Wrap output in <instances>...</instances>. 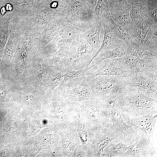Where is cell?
<instances>
[{
	"label": "cell",
	"instance_id": "obj_1",
	"mask_svg": "<svg viewBox=\"0 0 157 157\" xmlns=\"http://www.w3.org/2000/svg\"><path fill=\"white\" fill-rule=\"evenodd\" d=\"M122 116L140 117L157 111V94L138 87L129 86L115 101Z\"/></svg>",
	"mask_w": 157,
	"mask_h": 157
},
{
	"label": "cell",
	"instance_id": "obj_2",
	"mask_svg": "<svg viewBox=\"0 0 157 157\" xmlns=\"http://www.w3.org/2000/svg\"><path fill=\"white\" fill-rule=\"evenodd\" d=\"M85 80L94 95L104 99L117 97L130 86V78L118 76H97Z\"/></svg>",
	"mask_w": 157,
	"mask_h": 157
},
{
	"label": "cell",
	"instance_id": "obj_3",
	"mask_svg": "<svg viewBox=\"0 0 157 157\" xmlns=\"http://www.w3.org/2000/svg\"><path fill=\"white\" fill-rule=\"evenodd\" d=\"M94 9L84 0H70L61 13L69 24L87 30L95 24Z\"/></svg>",
	"mask_w": 157,
	"mask_h": 157
},
{
	"label": "cell",
	"instance_id": "obj_4",
	"mask_svg": "<svg viewBox=\"0 0 157 157\" xmlns=\"http://www.w3.org/2000/svg\"><path fill=\"white\" fill-rule=\"evenodd\" d=\"M69 47L71 69H83L90 63L93 57L91 47L80 34L73 41Z\"/></svg>",
	"mask_w": 157,
	"mask_h": 157
},
{
	"label": "cell",
	"instance_id": "obj_5",
	"mask_svg": "<svg viewBox=\"0 0 157 157\" xmlns=\"http://www.w3.org/2000/svg\"><path fill=\"white\" fill-rule=\"evenodd\" d=\"M154 146L149 141L147 136L136 128L130 138L127 150L122 157H148L156 156Z\"/></svg>",
	"mask_w": 157,
	"mask_h": 157
},
{
	"label": "cell",
	"instance_id": "obj_6",
	"mask_svg": "<svg viewBox=\"0 0 157 157\" xmlns=\"http://www.w3.org/2000/svg\"><path fill=\"white\" fill-rule=\"evenodd\" d=\"M112 59L121 69L133 74L144 71L157 73V61L141 59L131 55Z\"/></svg>",
	"mask_w": 157,
	"mask_h": 157
},
{
	"label": "cell",
	"instance_id": "obj_7",
	"mask_svg": "<svg viewBox=\"0 0 157 157\" xmlns=\"http://www.w3.org/2000/svg\"><path fill=\"white\" fill-rule=\"evenodd\" d=\"M136 48L157 54V36L137 28L132 23L124 28Z\"/></svg>",
	"mask_w": 157,
	"mask_h": 157
},
{
	"label": "cell",
	"instance_id": "obj_8",
	"mask_svg": "<svg viewBox=\"0 0 157 157\" xmlns=\"http://www.w3.org/2000/svg\"><path fill=\"white\" fill-rule=\"evenodd\" d=\"M157 111L140 117L129 118L122 116L125 123L129 126H133L142 131L147 136L149 142L154 145L153 135L157 120Z\"/></svg>",
	"mask_w": 157,
	"mask_h": 157
},
{
	"label": "cell",
	"instance_id": "obj_9",
	"mask_svg": "<svg viewBox=\"0 0 157 157\" xmlns=\"http://www.w3.org/2000/svg\"><path fill=\"white\" fill-rule=\"evenodd\" d=\"M116 98L105 100L110 108V115L112 122L111 129L118 138L126 137L133 132L136 127L129 126L124 122L120 112L116 106Z\"/></svg>",
	"mask_w": 157,
	"mask_h": 157
},
{
	"label": "cell",
	"instance_id": "obj_10",
	"mask_svg": "<svg viewBox=\"0 0 157 157\" xmlns=\"http://www.w3.org/2000/svg\"><path fill=\"white\" fill-rule=\"evenodd\" d=\"M127 55H129V49L126 43L124 42L114 49L101 51L84 69L85 72H92L96 70L101 63L105 60L117 58Z\"/></svg>",
	"mask_w": 157,
	"mask_h": 157
},
{
	"label": "cell",
	"instance_id": "obj_11",
	"mask_svg": "<svg viewBox=\"0 0 157 157\" xmlns=\"http://www.w3.org/2000/svg\"><path fill=\"white\" fill-rule=\"evenodd\" d=\"M101 63L102 64V66L95 71L85 72L83 79L87 80L93 77L100 76H118L131 78L135 74L121 69L112 58L105 60Z\"/></svg>",
	"mask_w": 157,
	"mask_h": 157
},
{
	"label": "cell",
	"instance_id": "obj_12",
	"mask_svg": "<svg viewBox=\"0 0 157 157\" xmlns=\"http://www.w3.org/2000/svg\"><path fill=\"white\" fill-rule=\"evenodd\" d=\"M85 31L67 24L60 29L55 37L53 49L58 50L63 46L69 47L78 35Z\"/></svg>",
	"mask_w": 157,
	"mask_h": 157
},
{
	"label": "cell",
	"instance_id": "obj_13",
	"mask_svg": "<svg viewBox=\"0 0 157 157\" xmlns=\"http://www.w3.org/2000/svg\"><path fill=\"white\" fill-rule=\"evenodd\" d=\"M129 85L140 87L157 94V73L149 71L135 73L130 78Z\"/></svg>",
	"mask_w": 157,
	"mask_h": 157
},
{
	"label": "cell",
	"instance_id": "obj_14",
	"mask_svg": "<svg viewBox=\"0 0 157 157\" xmlns=\"http://www.w3.org/2000/svg\"><path fill=\"white\" fill-rule=\"evenodd\" d=\"M61 87L63 94L72 101H76L85 99L90 100L95 97L87 81L84 79L77 87L65 88Z\"/></svg>",
	"mask_w": 157,
	"mask_h": 157
},
{
	"label": "cell",
	"instance_id": "obj_15",
	"mask_svg": "<svg viewBox=\"0 0 157 157\" xmlns=\"http://www.w3.org/2000/svg\"><path fill=\"white\" fill-rule=\"evenodd\" d=\"M103 28L102 22L100 21L95 23L93 27L80 34L87 41L91 46L93 57L101 45L102 41L100 40V36L101 32Z\"/></svg>",
	"mask_w": 157,
	"mask_h": 157
},
{
	"label": "cell",
	"instance_id": "obj_16",
	"mask_svg": "<svg viewBox=\"0 0 157 157\" xmlns=\"http://www.w3.org/2000/svg\"><path fill=\"white\" fill-rule=\"evenodd\" d=\"M107 17L104 18L102 21L104 34L101 45L92 58L91 62L101 51L104 49H114L125 42L124 41L118 38L113 34L109 26Z\"/></svg>",
	"mask_w": 157,
	"mask_h": 157
},
{
	"label": "cell",
	"instance_id": "obj_17",
	"mask_svg": "<svg viewBox=\"0 0 157 157\" xmlns=\"http://www.w3.org/2000/svg\"><path fill=\"white\" fill-rule=\"evenodd\" d=\"M52 64L56 70L64 73L71 68L69 47L66 46L60 47L55 54Z\"/></svg>",
	"mask_w": 157,
	"mask_h": 157
},
{
	"label": "cell",
	"instance_id": "obj_18",
	"mask_svg": "<svg viewBox=\"0 0 157 157\" xmlns=\"http://www.w3.org/2000/svg\"><path fill=\"white\" fill-rule=\"evenodd\" d=\"M85 73L84 69L75 70L69 69L64 74L63 79L59 85L64 88L77 87L84 78Z\"/></svg>",
	"mask_w": 157,
	"mask_h": 157
},
{
	"label": "cell",
	"instance_id": "obj_19",
	"mask_svg": "<svg viewBox=\"0 0 157 157\" xmlns=\"http://www.w3.org/2000/svg\"><path fill=\"white\" fill-rule=\"evenodd\" d=\"M130 135L125 137H118L113 140L108 145L106 151L111 157H122L127 150Z\"/></svg>",
	"mask_w": 157,
	"mask_h": 157
},
{
	"label": "cell",
	"instance_id": "obj_20",
	"mask_svg": "<svg viewBox=\"0 0 157 157\" xmlns=\"http://www.w3.org/2000/svg\"><path fill=\"white\" fill-rule=\"evenodd\" d=\"M107 19L109 26L113 34L118 38L124 41L129 49L136 48L129 35L124 28L120 25L115 23L112 19L110 14L107 17Z\"/></svg>",
	"mask_w": 157,
	"mask_h": 157
},
{
	"label": "cell",
	"instance_id": "obj_21",
	"mask_svg": "<svg viewBox=\"0 0 157 157\" xmlns=\"http://www.w3.org/2000/svg\"><path fill=\"white\" fill-rule=\"evenodd\" d=\"M131 8L110 10V15L115 23L124 28L132 23L130 16Z\"/></svg>",
	"mask_w": 157,
	"mask_h": 157
},
{
	"label": "cell",
	"instance_id": "obj_22",
	"mask_svg": "<svg viewBox=\"0 0 157 157\" xmlns=\"http://www.w3.org/2000/svg\"><path fill=\"white\" fill-rule=\"evenodd\" d=\"M110 10L108 0H97L94 10L95 23L102 22L110 14Z\"/></svg>",
	"mask_w": 157,
	"mask_h": 157
},
{
	"label": "cell",
	"instance_id": "obj_23",
	"mask_svg": "<svg viewBox=\"0 0 157 157\" xmlns=\"http://www.w3.org/2000/svg\"><path fill=\"white\" fill-rule=\"evenodd\" d=\"M147 1L132 4L130 11V16L132 21L147 18Z\"/></svg>",
	"mask_w": 157,
	"mask_h": 157
},
{
	"label": "cell",
	"instance_id": "obj_24",
	"mask_svg": "<svg viewBox=\"0 0 157 157\" xmlns=\"http://www.w3.org/2000/svg\"><path fill=\"white\" fill-rule=\"evenodd\" d=\"M129 55L141 59L157 61V54H154L142 49H129Z\"/></svg>",
	"mask_w": 157,
	"mask_h": 157
},
{
	"label": "cell",
	"instance_id": "obj_25",
	"mask_svg": "<svg viewBox=\"0 0 157 157\" xmlns=\"http://www.w3.org/2000/svg\"><path fill=\"white\" fill-rule=\"evenodd\" d=\"M110 10L125 9L130 8L131 5L127 0H108Z\"/></svg>",
	"mask_w": 157,
	"mask_h": 157
},
{
	"label": "cell",
	"instance_id": "obj_26",
	"mask_svg": "<svg viewBox=\"0 0 157 157\" xmlns=\"http://www.w3.org/2000/svg\"><path fill=\"white\" fill-rule=\"evenodd\" d=\"M88 5L94 8L97 0H84Z\"/></svg>",
	"mask_w": 157,
	"mask_h": 157
},
{
	"label": "cell",
	"instance_id": "obj_27",
	"mask_svg": "<svg viewBox=\"0 0 157 157\" xmlns=\"http://www.w3.org/2000/svg\"><path fill=\"white\" fill-rule=\"evenodd\" d=\"M128 3L131 5L132 4L147 1L150 0H127Z\"/></svg>",
	"mask_w": 157,
	"mask_h": 157
},
{
	"label": "cell",
	"instance_id": "obj_28",
	"mask_svg": "<svg viewBox=\"0 0 157 157\" xmlns=\"http://www.w3.org/2000/svg\"><path fill=\"white\" fill-rule=\"evenodd\" d=\"M5 94V92L4 90L2 89H0V97H2L4 96Z\"/></svg>",
	"mask_w": 157,
	"mask_h": 157
}]
</instances>
